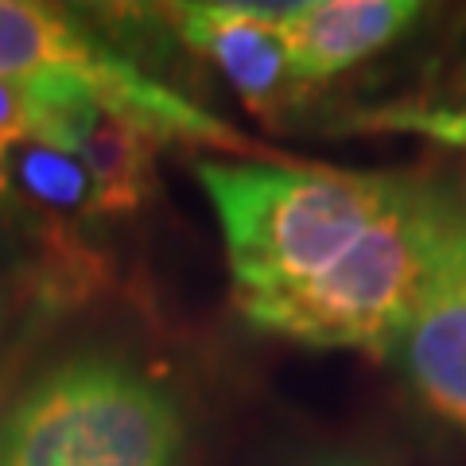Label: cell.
<instances>
[{
  "instance_id": "6da1fadb",
  "label": "cell",
  "mask_w": 466,
  "mask_h": 466,
  "mask_svg": "<svg viewBox=\"0 0 466 466\" xmlns=\"http://www.w3.org/2000/svg\"><path fill=\"white\" fill-rule=\"evenodd\" d=\"M233 303L260 334L389 358L424 276L435 187L284 156L198 159Z\"/></svg>"
},
{
  "instance_id": "7a4b0ae2",
  "label": "cell",
  "mask_w": 466,
  "mask_h": 466,
  "mask_svg": "<svg viewBox=\"0 0 466 466\" xmlns=\"http://www.w3.org/2000/svg\"><path fill=\"white\" fill-rule=\"evenodd\" d=\"M0 466H187V420L133 361L75 354L5 408Z\"/></svg>"
},
{
  "instance_id": "3957f363",
  "label": "cell",
  "mask_w": 466,
  "mask_h": 466,
  "mask_svg": "<svg viewBox=\"0 0 466 466\" xmlns=\"http://www.w3.org/2000/svg\"><path fill=\"white\" fill-rule=\"evenodd\" d=\"M0 78L27 86L35 97H94L116 113L137 116L159 140L210 144L238 159L257 156L253 144L222 116L156 82L128 55L101 43L78 20L47 5L0 0Z\"/></svg>"
},
{
  "instance_id": "277c9868",
  "label": "cell",
  "mask_w": 466,
  "mask_h": 466,
  "mask_svg": "<svg viewBox=\"0 0 466 466\" xmlns=\"http://www.w3.org/2000/svg\"><path fill=\"white\" fill-rule=\"evenodd\" d=\"M389 361L435 416L466 431V207L440 187L424 276Z\"/></svg>"
},
{
  "instance_id": "5b68a950",
  "label": "cell",
  "mask_w": 466,
  "mask_h": 466,
  "mask_svg": "<svg viewBox=\"0 0 466 466\" xmlns=\"http://www.w3.org/2000/svg\"><path fill=\"white\" fill-rule=\"evenodd\" d=\"M291 5H245V0H191L159 8L175 35L229 82L257 116L280 121L303 97L291 75L284 20Z\"/></svg>"
},
{
  "instance_id": "8992f818",
  "label": "cell",
  "mask_w": 466,
  "mask_h": 466,
  "mask_svg": "<svg viewBox=\"0 0 466 466\" xmlns=\"http://www.w3.org/2000/svg\"><path fill=\"white\" fill-rule=\"evenodd\" d=\"M39 128L86 164L101 218L133 214L148 202L156 187V152L164 140L137 116L82 94H55L39 97Z\"/></svg>"
},
{
  "instance_id": "52a82bcc",
  "label": "cell",
  "mask_w": 466,
  "mask_h": 466,
  "mask_svg": "<svg viewBox=\"0 0 466 466\" xmlns=\"http://www.w3.org/2000/svg\"><path fill=\"white\" fill-rule=\"evenodd\" d=\"M416 0H303L284 20L288 58L299 90L339 78L342 70L366 63L392 47L424 20Z\"/></svg>"
},
{
  "instance_id": "ba28073f",
  "label": "cell",
  "mask_w": 466,
  "mask_h": 466,
  "mask_svg": "<svg viewBox=\"0 0 466 466\" xmlns=\"http://www.w3.org/2000/svg\"><path fill=\"white\" fill-rule=\"evenodd\" d=\"M366 125H381V128H412L431 140L455 144L466 152V109H381L370 113Z\"/></svg>"
},
{
  "instance_id": "9c48e42d",
  "label": "cell",
  "mask_w": 466,
  "mask_h": 466,
  "mask_svg": "<svg viewBox=\"0 0 466 466\" xmlns=\"http://www.w3.org/2000/svg\"><path fill=\"white\" fill-rule=\"evenodd\" d=\"M299 466H373L366 459H354V455H319V459H308Z\"/></svg>"
},
{
  "instance_id": "30bf717a",
  "label": "cell",
  "mask_w": 466,
  "mask_h": 466,
  "mask_svg": "<svg viewBox=\"0 0 466 466\" xmlns=\"http://www.w3.org/2000/svg\"><path fill=\"white\" fill-rule=\"evenodd\" d=\"M0 319H5V308H0Z\"/></svg>"
}]
</instances>
